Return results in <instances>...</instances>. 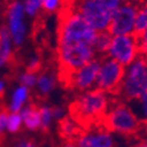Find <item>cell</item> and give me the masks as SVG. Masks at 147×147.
I'll list each match as a JSON object with an SVG mask.
<instances>
[{"label": "cell", "mask_w": 147, "mask_h": 147, "mask_svg": "<svg viewBox=\"0 0 147 147\" xmlns=\"http://www.w3.org/2000/svg\"><path fill=\"white\" fill-rule=\"evenodd\" d=\"M109 108L108 94L93 88L80 93L68 106L69 118L86 131L95 126L100 127V122Z\"/></svg>", "instance_id": "cell-1"}, {"label": "cell", "mask_w": 147, "mask_h": 147, "mask_svg": "<svg viewBox=\"0 0 147 147\" xmlns=\"http://www.w3.org/2000/svg\"><path fill=\"white\" fill-rule=\"evenodd\" d=\"M147 91V55L139 53L132 63L125 67V74L118 93L122 102L136 100Z\"/></svg>", "instance_id": "cell-2"}, {"label": "cell", "mask_w": 147, "mask_h": 147, "mask_svg": "<svg viewBox=\"0 0 147 147\" xmlns=\"http://www.w3.org/2000/svg\"><path fill=\"white\" fill-rule=\"evenodd\" d=\"M142 125L144 124L133 113L128 105L118 100L113 106L109 105V108L100 122V128H104L109 133L133 136L140 133Z\"/></svg>", "instance_id": "cell-3"}, {"label": "cell", "mask_w": 147, "mask_h": 147, "mask_svg": "<svg viewBox=\"0 0 147 147\" xmlns=\"http://www.w3.org/2000/svg\"><path fill=\"white\" fill-rule=\"evenodd\" d=\"M64 7L81 17L96 32L108 31L112 21V12L95 0H63Z\"/></svg>", "instance_id": "cell-4"}, {"label": "cell", "mask_w": 147, "mask_h": 147, "mask_svg": "<svg viewBox=\"0 0 147 147\" xmlns=\"http://www.w3.org/2000/svg\"><path fill=\"white\" fill-rule=\"evenodd\" d=\"M125 74V66L111 58H104L98 72L95 88L109 95H118Z\"/></svg>", "instance_id": "cell-5"}, {"label": "cell", "mask_w": 147, "mask_h": 147, "mask_svg": "<svg viewBox=\"0 0 147 147\" xmlns=\"http://www.w3.org/2000/svg\"><path fill=\"white\" fill-rule=\"evenodd\" d=\"M139 55L138 39L136 34L113 35L111 45L107 51V57L111 58L122 66H128Z\"/></svg>", "instance_id": "cell-6"}, {"label": "cell", "mask_w": 147, "mask_h": 147, "mask_svg": "<svg viewBox=\"0 0 147 147\" xmlns=\"http://www.w3.org/2000/svg\"><path fill=\"white\" fill-rule=\"evenodd\" d=\"M139 6L140 5H138V3L134 1H122L113 12L108 32L112 35L133 34Z\"/></svg>", "instance_id": "cell-7"}, {"label": "cell", "mask_w": 147, "mask_h": 147, "mask_svg": "<svg viewBox=\"0 0 147 147\" xmlns=\"http://www.w3.org/2000/svg\"><path fill=\"white\" fill-rule=\"evenodd\" d=\"M102 59L104 58L95 57L90 63H87L86 65H84L82 67L77 69L69 77L66 84V87L79 91V92H86V91L93 90V87L95 86L98 72H99Z\"/></svg>", "instance_id": "cell-8"}, {"label": "cell", "mask_w": 147, "mask_h": 147, "mask_svg": "<svg viewBox=\"0 0 147 147\" xmlns=\"http://www.w3.org/2000/svg\"><path fill=\"white\" fill-rule=\"evenodd\" d=\"M24 16L25 12L20 1H12L8 4L6 9L7 28L12 38V42L16 47L21 46L25 41L26 26L24 22Z\"/></svg>", "instance_id": "cell-9"}, {"label": "cell", "mask_w": 147, "mask_h": 147, "mask_svg": "<svg viewBox=\"0 0 147 147\" xmlns=\"http://www.w3.org/2000/svg\"><path fill=\"white\" fill-rule=\"evenodd\" d=\"M74 142L78 147H115L112 133L100 127L84 131Z\"/></svg>", "instance_id": "cell-10"}, {"label": "cell", "mask_w": 147, "mask_h": 147, "mask_svg": "<svg viewBox=\"0 0 147 147\" xmlns=\"http://www.w3.org/2000/svg\"><path fill=\"white\" fill-rule=\"evenodd\" d=\"M22 119V124L25 127L31 131L35 132L40 129L41 119H40V105H36L34 102H30L22 107V109L19 112Z\"/></svg>", "instance_id": "cell-11"}, {"label": "cell", "mask_w": 147, "mask_h": 147, "mask_svg": "<svg viewBox=\"0 0 147 147\" xmlns=\"http://www.w3.org/2000/svg\"><path fill=\"white\" fill-rule=\"evenodd\" d=\"M13 42L6 25L0 26V68L5 67L12 61Z\"/></svg>", "instance_id": "cell-12"}, {"label": "cell", "mask_w": 147, "mask_h": 147, "mask_svg": "<svg viewBox=\"0 0 147 147\" xmlns=\"http://www.w3.org/2000/svg\"><path fill=\"white\" fill-rule=\"evenodd\" d=\"M58 129L61 139L64 141H76L78 137L84 132V129L69 117H65L58 121Z\"/></svg>", "instance_id": "cell-13"}, {"label": "cell", "mask_w": 147, "mask_h": 147, "mask_svg": "<svg viewBox=\"0 0 147 147\" xmlns=\"http://www.w3.org/2000/svg\"><path fill=\"white\" fill-rule=\"evenodd\" d=\"M30 96V88L19 85V86L13 91L11 98V102L8 105V111L12 113H19L22 107L26 105Z\"/></svg>", "instance_id": "cell-14"}, {"label": "cell", "mask_w": 147, "mask_h": 147, "mask_svg": "<svg viewBox=\"0 0 147 147\" xmlns=\"http://www.w3.org/2000/svg\"><path fill=\"white\" fill-rule=\"evenodd\" d=\"M55 82H57V78L53 73H51L50 71H45L40 76H38L35 86L41 95H48L54 90Z\"/></svg>", "instance_id": "cell-15"}, {"label": "cell", "mask_w": 147, "mask_h": 147, "mask_svg": "<svg viewBox=\"0 0 147 147\" xmlns=\"http://www.w3.org/2000/svg\"><path fill=\"white\" fill-rule=\"evenodd\" d=\"M112 36L113 35L108 31L96 33V38H95V41H94L95 57H98V58H106L107 57V51L109 48V45H111Z\"/></svg>", "instance_id": "cell-16"}, {"label": "cell", "mask_w": 147, "mask_h": 147, "mask_svg": "<svg viewBox=\"0 0 147 147\" xmlns=\"http://www.w3.org/2000/svg\"><path fill=\"white\" fill-rule=\"evenodd\" d=\"M126 104L142 124H147V91L142 95H140L138 99Z\"/></svg>", "instance_id": "cell-17"}, {"label": "cell", "mask_w": 147, "mask_h": 147, "mask_svg": "<svg viewBox=\"0 0 147 147\" xmlns=\"http://www.w3.org/2000/svg\"><path fill=\"white\" fill-rule=\"evenodd\" d=\"M147 31V1L139 6L137 18H136V25H134V33L136 35H139Z\"/></svg>", "instance_id": "cell-18"}, {"label": "cell", "mask_w": 147, "mask_h": 147, "mask_svg": "<svg viewBox=\"0 0 147 147\" xmlns=\"http://www.w3.org/2000/svg\"><path fill=\"white\" fill-rule=\"evenodd\" d=\"M40 119H41V125L40 129L44 132H47L51 127L53 115H52V107L47 105H40Z\"/></svg>", "instance_id": "cell-19"}, {"label": "cell", "mask_w": 147, "mask_h": 147, "mask_svg": "<svg viewBox=\"0 0 147 147\" xmlns=\"http://www.w3.org/2000/svg\"><path fill=\"white\" fill-rule=\"evenodd\" d=\"M22 126V119H21V115L20 113H12L9 112L8 114V118H7V128L6 131L8 133H18L20 131Z\"/></svg>", "instance_id": "cell-20"}, {"label": "cell", "mask_w": 147, "mask_h": 147, "mask_svg": "<svg viewBox=\"0 0 147 147\" xmlns=\"http://www.w3.org/2000/svg\"><path fill=\"white\" fill-rule=\"evenodd\" d=\"M41 6H42L41 0H24V4H22L24 12L28 17H34L35 14H38Z\"/></svg>", "instance_id": "cell-21"}, {"label": "cell", "mask_w": 147, "mask_h": 147, "mask_svg": "<svg viewBox=\"0 0 147 147\" xmlns=\"http://www.w3.org/2000/svg\"><path fill=\"white\" fill-rule=\"evenodd\" d=\"M36 79H38V74H36V73H32V72H27V71L19 76L20 85H22V86H25L27 88H31V87L35 86Z\"/></svg>", "instance_id": "cell-22"}, {"label": "cell", "mask_w": 147, "mask_h": 147, "mask_svg": "<svg viewBox=\"0 0 147 147\" xmlns=\"http://www.w3.org/2000/svg\"><path fill=\"white\" fill-rule=\"evenodd\" d=\"M9 111L8 108H0V137L5 133L6 128H7V118H8Z\"/></svg>", "instance_id": "cell-23"}, {"label": "cell", "mask_w": 147, "mask_h": 147, "mask_svg": "<svg viewBox=\"0 0 147 147\" xmlns=\"http://www.w3.org/2000/svg\"><path fill=\"white\" fill-rule=\"evenodd\" d=\"M40 69H41V60H40V58H38V57L31 58L30 61H28V64H27L26 71L27 72H32V73H38Z\"/></svg>", "instance_id": "cell-24"}, {"label": "cell", "mask_w": 147, "mask_h": 147, "mask_svg": "<svg viewBox=\"0 0 147 147\" xmlns=\"http://www.w3.org/2000/svg\"><path fill=\"white\" fill-rule=\"evenodd\" d=\"M138 39V47H139V53L147 55V31L144 33L137 35Z\"/></svg>", "instance_id": "cell-25"}, {"label": "cell", "mask_w": 147, "mask_h": 147, "mask_svg": "<svg viewBox=\"0 0 147 147\" xmlns=\"http://www.w3.org/2000/svg\"><path fill=\"white\" fill-rule=\"evenodd\" d=\"M99 4H101L104 7H106L107 9H109L113 13V12L121 5L122 0H95Z\"/></svg>", "instance_id": "cell-26"}, {"label": "cell", "mask_w": 147, "mask_h": 147, "mask_svg": "<svg viewBox=\"0 0 147 147\" xmlns=\"http://www.w3.org/2000/svg\"><path fill=\"white\" fill-rule=\"evenodd\" d=\"M41 3H42L41 8H44L48 13H51V12L55 11L59 7V5L61 4V0H41Z\"/></svg>", "instance_id": "cell-27"}, {"label": "cell", "mask_w": 147, "mask_h": 147, "mask_svg": "<svg viewBox=\"0 0 147 147\" xmlns=\"http://www.w3.org/2000/svg\"><path fill=\"white\" fill-rule=\"evenodd\" d=\"M13 147H40L39 144H36L34 140L28 138H20L14 142Z\"/></svg>", "instance_id": "cell-28"}, {"label": "cell", "mask_w": 147, "mask_h": 147, "mask_svg": "<svg viewBox=\"0 0 147 147\" xmlns=\"http://www.w3.org/2000/svg\"><path fill=\"white\" fill-rule=\"evenodd\" d=\"M52 115H53V119L59 121L63 118H65V109L60 106H54L52 107Z\"/></svg>", "instance_id": "cell-29"}, {"label": "cell", "mask_w": 147, "mask_h": 147, "mask_svg": "<svg viewBox=\"0 0 147 147\" xmlns=\"http://www.w3.org/2000/svg\"><path fill=\"white\" fill-rule=\"evenodd\" d=\"M5 90H6V81L3 80V79H0V99L4 96Z\"/></svg>", "instance_id": "cell-30"}, {"label": "cell", "mask_w": 147, "mask_h": 147, "mask_svg": "<svg viewBox=\"0 0 147 147\" xmlns=\"http://www.w3.org/2000/svg\"><path fill=\"white\" fill-rule=\"evenodd\" d=\"M61 147H78V146L74 141H64V144Z\"/></svg>", "instance_id": "cell-31"}, {"label": "cell", "mask_w": 147, "mask_h": 147, "mask_svg": "<svg viewBox=\"0 0 147 147\" xmlns=\"http://www.w3.org/2000/svg\"><path fill=\"white\" fill-rule=\"evenodd\" d=\"M131 147H147V140H144V141H141L139 144H136V145H133Z\"/></svg>", "instance_id": "cell-32"}, {"label": "cell", "mask_w": 147, "mask_h": 147, "mask_svg": "<svg viewBox=\"0 0 147 147\" xmlns=\"http://www.w3.org/2000/svg\"><path fill=\"white\" fill-rule=\"evenodd\" d=\"M141 131H144L145 136H146V139H145V140H147V124H144V125H142V128H141ZM141 131H140V132H141Z\"/></svg>", "instance_id": "cell-33"}, {"label": "cell", "mask_w": 147, "mask_h": 147, "mask_svg": "<svg viewBox=\"0 0 147 147\" xmlns=\"http://www.w3.org/2000/svg\"><path fill=\"white\" fill-rule=\"evenodd\" d=\"M122 1H134V3H138V0H122Z\"/></svg>", "instance_id": "cell-34"}, {"label": "cell", "mask_w": 147, "mask_h": 147, "mask_svg": "<svg viewBox=\"0 0 147 147\" xmlns=\"http://www.w3.org/2000/svg\"><path fill=\"white\" fill-rule=\"evenodd\" d=\"M9 3H12V1H19V0H8Z\"/></svg>", "instance_id": "cell-35"}]
</instances>
